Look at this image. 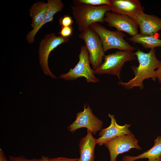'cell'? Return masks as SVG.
<instances>
[{
	"label": "cell",
	"mask_w": 161,
	"mask_h": 161,
	"mask_svg": "<svg viewBox=\"0 0 161 161\" xmlns=\"http://www.w3.org/2000/svg\"><path fill=\"white\" fill-rule=\"evenodd\" d=\"M135 54L139 64L137 66H131L134 77L127 82L120 81L118 83L126 89H130L138 86L142 89L144 88L143 81L145 79L151 78L153 80H156L155 70L159 67L161 61L156 57L155 49H151L148 53H145L138 49Z\"/></svg>",
	"instance_id": "obj_1"
},
{
	"label": "cell",
	"mask_w": 161,
	"mask_h": 161,
	"mask_svg": "<svg viewBox=\"0 0 161 161\" xmlns=\"http://www.w3.org/2000/svg\"><path fill=\"white\" fill-rule=\"evenodd\" d=\"M72 13L80 32L92 24L104 22L106 13L110 11L109 6H94L77 4L71 6Z\"/></svg>",
	"instance_id": "obj_2"
},
{
	"label": "cell",
	"mask_w": 161,
	"mask_h": 161,
	"mask_svg": "<svg viewBox=\"0 0 161 161\" xmlns=\"http://www.w3.org/2000/svg\"><path fill=\"white\" fill-rule=\"evenodd\" d=\"M104 62L94 70L98 75L109 74L116 75L120 79L121 71L125 62L135 61L137 57L131 50H118L115 52L104 55Z\"/></svg>",
	"instance_id": "obj_3"
},
{
	"label": "cell",
	"mask_w": 161,
	"mask_h": 161,
	"mask_svg": "<svg viewBox=\"0 0 161 161\" xmlns=\"http://www.w3.org/2000/svg\"><path fill=\"white\" fill-rule=\"evenodd\" d=\"M89 27L99 37L104 52L113 49L132 51L136 49L125 40L124 38L126 35L120 31L110 30L97 23L92 24Z\"/></svg>",
	"instance_id": "obj_4"
},
{
	"label": "cell",
	"mask_w": 161,
	"mask_h": 161,
	"mask_svg": "<svg viewBox=\"0 0 161 161\" xmlns=\"http://www.w3.org/2000/svg\"><path fill=\"white\" fill-rule=\"evenodd\" d=\"M79 58V61L75 66L67 73L61 75L60 78L67 80H73L83 77L87 83L98 82L99 80L95 76L94 70L90 66L88 52L84 45L81 47Z\"/></svg>",
	"instance_id": "obj_5"
},
{
	"label": "cell",
	"mask_w": 161,
	"mask_h": 161,
	"mask_svg": "<svg viewBox=\"0 0 161 161\" xmlns=\"http://www.w3.org/2000/svg\"><path fill=\"white\" fill-rule=\"evenodd\" d=\"M83 40L88 52L90 63L95 69L102 63L104 56L101 40L97 34L90 27L85 29L79 35Z\"/></svg>",
	"instance_id": "obj_6"
},
{
	"label": "cell",
	"mask_w": 161,
	"mask_h": 161,
	"mask_svg": "<svg viewBox=\"0 0 161 161\" xmlns=\"http://www.w3.org/2000/svg\"><path fill=\"white\" fill-rule=\"evenodd\" d=\"M68 38L56 36L55 33L46 35L40 43L39 55L40 64L44 73L52 78H56L50 71L48 65V58L50 52L59 45L68 42Z\"/></svg>",
	"instance_id": "obj_7"
},
{
	"label": "cell",
	"mask_w": 161,
	"mask_h": 161,
	"mask_svg": "<svg viewBox=\"0 0 161 161\" xmlns=\"http://www.w3.org/2000/svg\"><path fill=\"white\" fill-rule=\"evenodd\" d=\"M138 140L133 134L120 135L112 139L104 144L109 151L110 161H116L117 156L131 148L142 149L138 144Z\"/></svg>",
	"instance_id": "obj_8"
},
{
	"label": "cell",
	"mask_w": 161,
	"mask_h": 161,
	"mask_svg": "<svg viewBox=\"0 0 161 161\" xmlns=\"http://www.w3.org/2000/svg\"><path fill=\"white\" fill-rule=\"evenodd\" d=\"M86 104L84 106V109L77 114L75 120L68 127V130L74 133L76 130L85 127L90 131L94 135L101 130L103 122L98 119L93 113L88 105L86 107Z\"/></svg>",
	"instance_id": "obj_9"
},
{
	"label": "cell",
	"mask_w": 161,
	"mask_h": 161,
	"mask_svg": "<svg viewBox=\"0 0 161 161\" xmlns=\"http://www.w3.org/2000/svg\"><path fill=\"white\" fill-rule=\"evenodd\" d=\"M103 21L109 26L114 27L117 30L124 32L131 36L138 33V25L134 20L127 16L108 11L106 13Z\"/></svg>",
	"instance_id": "obj_10"
},
{
	"label": "cell",
	"mask_w": 161,
	"mask_h": 161,
	"mask_svg": "<svg viewBox=\"0 0 161 161\" xmlns=\"http://www.w3.org/2000/svg\"><path fill=\"white\" fill-rule=\"evenodd\" d=\"M110 11L115 13L127 16L135 20L144 8L139 0H110Z\"/></svg>",
	"instance_id": "obj_11"
},
{
	"label": "cell",
	"mask_w": 161,
	"mask_h": 161,
	"mask_svg": "<svg viewBox=\"0 0 161 161\" xmlns=\"http://www.w3.org/2000/svg\"><path fill=\"white\" fill-rule=\"evenodd\" d=\"M111 119V123L108 127L101 130L97 139V144L102 145L110 140L120 135L132 134L129 130L130 124H125L120 126L117 123L114 115L109 114Z\"/></svg>",
	"instance_id": "obj_12"
},
{
	"label": "cell",
	"mask_w": 161,
	"mask_h": 161,
	"mask_svg": "<svg viewBox=\"0 0 161 161\" xmlns=\"http://www.w3.org/2000/svg\"><path fill=\"white\" fill-rule=\"evenodd\" d=\"M135 21L139 27L140 34L144 35H152L161 30V18L144 12L139 14Z\"/></svg>",
	"instance_id": "obj_13"
},
{
	"label": "cell",
	"mask_w": 161,
	"mask_h": 161,
	"mask_svg": "<svg viewBox=\"0 0 161 161\" xmlns=\"http://www.w3.org/2000/svg\"><path fill=\"white\" fill-rule=\"evenodd\" d=\"M47 3L48 10L42 22L37 27L30 31L27 36V40L29 43H32L34 41V37L39 30L45 24L52 21L55 14L61 11L64 7L61 0H48Z\"/></svg>",
	"instance_id": "obj_14"
},
{
	"label": "cell",
	"mask_w": 161,
	"mask_h": 161,
	"mask_svg": "<svg viewBox=\"0 0 161 161\" xmlns=\"http://www.w3.org/2000/svg\"><path fill=\"white\" fill-rule=\"evenodd\" d=\"M97 144V139L87 130L86 135L82 138L80 142V157L78 161H94V149Z\"/></svg>",
	"instance_id": "obj_15"
},
{
	"label": "cell",
	"mask_w": 161,
	"mask_h": 161,
	"mask_svg": "<svg viewBox=\"0 0 161 161\" xmlns=\"http://www.w3.org/2000/svg\"><path fill=\"white\" fill-rule=\"evenodd\" d=\"M161 157V136H158L154 140V145L151 149L136 156L126 155L122 161H135L139 159H153Z\"/></svg>",
	"instance_id": "obj_16"
},
{
	"label": "cell",
	"mask_w": 161,
	"mask_h": 161,
	"mask_svg": "<svg viewBox=\"0 0 161 161\" xmlns=\"http://www.w3.org/2000/svg\"><path fill=\"white\" fill-rule=\"evenodd\" d=\"M48 10L47 3L40 1L34 4L30 10L32 19L31 25L33 29L39 26L42 22Z\"/></svg>",
	"instance_id": "obj_17"
},
{
	"label": "cell",
	"mask_w": 161,
	"mask_h": 161,
	"mask_svg": "<svg viewBox=\"0 0 161 161\" xmlns=\"http://www.w3.org/2000/svg\"><path fill=\"white\" fill-rule=\"evenodd\" d=\"M129 39L134 43L141 44L146 49H152L161 47V40L158 38L156 34L152 35H144L138 33Z\"/></svg>",
	"instance_id": "obj_18"
},
{
	"label": "cell",
	"mask_w": 161,
	"mask_h": 161,
	"mask_svg": "<svg viewBox=\"0 0 161 161\" xmlns=\"http://www.w3.org/2000/svg\"><path fill=\"white\" fill-rule=\"evenodd\" d=\"M78 4H83L94 6L103 5L109 6L110 0H77L75 1Z\"/></svg>",
	"instance_id": "obj_19"
},
{
	"label": "cell",
	"mask_w": 161,
	"mask_h": 161,
	"mask_svg": "<svg viewBox=\"0 0 161 161\" xmlns=\"http://www.w3.org/2000/svg\"><path fill=\"white\" fill-rule=\"evenodd\" d=\"M73 23L72 19L68 15H65L61 17L59 20V24L62 27L71 26Z\"/></svg>",
	"instance_id": "obj_20"
},
{
	"label": "cell",
	"mask_w": 161,
	"mask_h": 161,
	"mask_svg": "<svg viewBox=\"0 0 161 161\" xmlns=\"http://www.w3.org/2000/svg\"><path fill=\"white\" fill-rule=\"evenodd\" d=\"M72 31L73 28L71 26L61 27L59 34L63 37L68 38L72 35Z\"/></svg>",
	"instance_id": "obj_21"
},
{
	"label": "cell",
	"mask_w": 161,
	"mask_h": 161,
	"mask_svg": "<svg viewBox=\"0 0 161 161\" xmlns=\"http://www.w3.org/2000/svg\"><path fill=\"white\" fill-rule=\"evenodd\" d=\"M40 159L33 158L27 159L23 156L18 157L10 156L9 157V161H39Z\"/></svg>",
	"instance_id": "obj_22"
},
{
	"label": "cell",
	"mask_w": 161,
	"mask_h": 161,
	"mask_svg": "<svg viewBox=\"0 0 161 161\" xmlns=\"http://www.w3.org/2000/svg\"><path fill=\"white\" fill-rule=\"evenodd\" d=\"M79 158H69L64 157H59L49 158V161H78Z\"/></svg>",
	"instance_id": "obj_23"
},
{
	"label": "cell",
	"mask_w": 161,
	"mask_h": 161,
	"mask_svg": "<svg viewBox=\"0 0 161 161\" xmlns=\"http://www.w3.org/2000/svg\"><path fill=\"white\" fill-rule=\"evenodd\" d=\"M156 72L157 78L159 83H161V61L159 67L156 70Z\"/></svg>",
	"instance_id": "obj_24"
},
{
	"label": "cell",
	"mask_w": 161,
	"mask_h": 161,
	"mask_svg": "<svg viewBox=\"0 0 161 161\" xmlns=\"http://www.w3.org/2000/svg\"><path fill=\"white\" fill-rule=\"evenodd\" d=\"M0 161H8L3 151L1 148H0Z\"/></svg>",
	"instance_id": "obj_25"
},
{
	"label": "cell",
	"mask_w": 161,
	"mask_h": 161,
	"mask_svg": "<svg viewBox=\"0 0 161 161\" xmlns=\"http://www.w3.org/2000/svg\"><path fill=\"white\" fill-rule=\"evenodd\" d=\"M39 161H49V158L48 157L42 156Z\"/></svg>",
	"instance_id": "obj_26"
},
{
	"label": "cell",
	"mask_w": 161,
	"mask_h": 161,
	"mask_svg": "<svg viewBox=\"0 0 161 161\" xmlns=\"http://www.w3.org/2000/svg\"><path fill=\"white\" fill-rule=\"evenodd\" d=\"M148 161H161V157L153 159H149Z\"/></svg>",
	"instance_id": "obj_27"
},
{
	"label": "cell",
	"mask_w": 161,
	"mask_h": 161,
	"mask_svg": "<svg viewBox=\"0 0 161 161\" xmlns=\"http://www.w3.org/2000/svg\"><path fill=\"white\" fill-rule=\"evenodd\" d=\"M160 89L161 90V88H160Z\"/></svg>",
	"instance_id": "obj_28"
},
{
	"label": "cell",
	"mask_w": 161,
	"mask_h": 161,
	"mask_svg": "<svg viewBox=\"0 0 161 161\" xmlns=\"http://www.w3.org/2000/svg\"><path fill=\"white\" fill-rule=\"evenodd\" d=\"M140 161H143V160H141Z\"/></svg>",
	"instance_id": "obj_29"
},
{
	"label": "cell",
	"mask_w": 161,
	"mask_h": 161,
	"mask_svg": "<svg viewBox=\"0 0 161 161\" xmlns=\"http://www.w3.org/2000/svg\"></svg>",
	"instance_id": "obj_30"
}]
</instances>
